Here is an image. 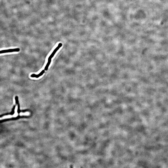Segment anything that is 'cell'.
Wrapping results in <instances>:
<instances>
[{
    "instance_id": "5b68a950",
    "label": "cell",
    "mask_w": 168,
    "mask_h": 168,
    "mask_svg": "<svg viewBox=\"0 0 168 168\" xmlns=\"http://www.w3.org/2000/svg\"><path fill=\"white\" fill-rule=\"evenodd\" d=\"M13 117V116L10 115H7V116H6L3 117H2V118H1V119H4L11 118V117Z\"/></svg>"
},
{
    "instance_id": "52a82bcc",
    "label": "cell",
    "mask_w": 168,
    "mask_h": 168,
    "mask_svg": "<svg viewBox=\"0 0 168 168\" xmlns=\"http://www.w3.org/2000/svg\"><path fill=\"white\" fill-rule=\"evenodd\" d=\"M18 110V108H16V110H15V113L13 115V117H16L18 115V113H17Z\"/></svg>"
},
{
    "instance_id": "6da1fadb",
    "label": "cell",
    "mask_w": 168,
    "mask_h": 168,
    "mask_svg": "<svg viewBox=\"0 0 168 168\" xmlns=\"http://www.w3.org/2000/svg\"><path fill=\"white\" fill-rule=\"evenodd\" d=\"M62 46V43H59L57 47H56V48L54 50L53 53H52L51 55H50V56L49 57L48 60H51V59L53 57L54 55H55V54L56 53L57 51Z\"/></svg>"
},
{
    "instance_id": "3957f363",
    "label": "cell",
    "mask_w": 168,
    "mask_h": 168,
    "mask_svg": "<svg viewBox=\"0 0 168 168\" xmlns=\"http://www.w3.org/2000/svg\"><path fill=\"white\" fill-rule=\"evenodd\" d=\"M45 72V70H43L41 71L39 74H32L31 75V77L32 78H38L39 77H40L42 76Z\"/></svg>"
},
{
    "instance_id": "8992f818",
    "label": "cell",
    "mask_w": 168,
    "mask_h": 168,
    "mask_svg": "<svg viewBox=\"0 0 168 168\" xmlns=\"http://www.w3.org/2000/svg\"><path fill=\"white\" fill-rule=\"evenodd\" d=\"M29 114V112H26L25 113H21L20 114V115H28Z\"/></svg>"
},
{
    "instance_id": "7a4b0ae2",
    "label": "cell",
    "mask_w": 168,
    "mask_h": 168,
    "mask_svg": "<svg viewBox=\"0 0 168 168\" xmlns=\"http://www.w3.org/2000/svg\"><path fill=\"white\" fill-rule=\"evenodd\" d=\"M20 50V49L19 48L9 49L8 50H1V52H0V53L1 54L6 53H12V52H18Z\"/></svg>"
},
{
    "instance_id": "277c9868",
    "label": "cell",
    "mask_w": 168,
    "mask_h": 168,
    "mask_svg": "<svg viewBox=\"0 0 168 168\" xmlns=\"http://www.w3.org/2000/svg\"><path fill=\"white\" fill-rule=\"evenodd\" d=\"M51 60H48V62L46 65V66H45V67L44 68V70L45 71H47L48 69L50 63H51Z\"/></svg>"
}]
</instances>
